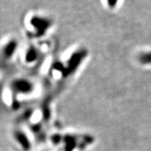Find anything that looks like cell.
<instances>
[{
	"label": "cell",
	"instance_id": "cell-1",
	"mask_svg": "<svg viewBox=\"0 0 151 151\" xmlns=\"http://www.w3.org/2000/svg\"><path fill=\"white\" fill-rule=\"evenodd\" d=\"M12 87L15 94H29L35 90L34 84L25 78L16 79L12 82Z\"/></svg>",
	"mask_w": 151,
	"mask_h": 151
},
{
	"label": "cell",
	"instance_id": "cell-2",
	"mask_svg": "<svg viewBox=\"0 0 151 151\" xmlns=\"http://www.w3.org/2000/svg\"><path fill=\"white\" fill-rule=\"evenodd\" d=\"M18 48L17 41L15 39H12L9 41L7 43L4 45L2 48V54L4 58L6 59H10L14 54L15 53Z\"/></svg>",
	"mask_w": 151,
	"mask_h": 151
},
{
	"label": "cell",
	"instance_id": "cell-3",
	"mask_svg": "<svg viewBox=\"0 0 151 151\" xmlns=\"http://www.w3.org/2000/svg\"><path fill=\"white\" fill-rule=\"evenodd\" d=\"M47 19H42V18H34L32 20V26L34 27L33 29L35 30V33L38 36L43 35V33L47 31L48 29V22Z\"/></svg>",
	"mask_w": 151,
	"mask_h": 151
},
{
	"label": "cell",
	"instance_id": "cell-4",
	"mask_svg": "<svg viewBox=\"0 0 151 151\" xmlns=\"http://www.w3.org/2000/svg\"><path fill=\"white\" fill-rule=\"evenodd\" d=\"M14 137H15V139L16 140V141H17L24 149L29 150V148H30V140H29V137L27 136V134H25L23 130H15V132H14Z\"/></svg>",
	"mask_w": 151,
	"mask_h": 151
},
{
	"label": "cell",
	"instance_id": "cell-5",
	"mask_svg": "<svg viewBox=\"0 0 151 151\" xmlns=\"http://www.w3.org/2000/svg\"><path fill=\"white\" fill-rule=\"evenodd\" d=\"M137 60L143 65H151V51H144L137 54Z\"/></svg>",
	"mask_w": 151,
	"mask_h": 151
},
{
	"label": "cell",
	"instance_id": "cell-6",
	"mask_svg": "<svg viewBox=\"0 0 151 151\" xmlns=\"http://www.w3.org/2000/svg\"><path fill=\"white\" fill-rule=\"evenodd\" d=\"M38 51L36 48L31 46L30 48L27 49L25 52V59L27 63H32L33 61H35L38 59Z\"/></svg>",
	"mask_w": 151,
	"mask_h": 151
}]
</instances>
